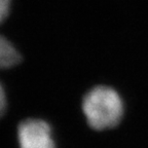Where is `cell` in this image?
<instances>
[{
	"mask_svg": "<svg viewBox=\"0 0 148 148\" xmlns=\"http://www.w3.org/2000/svg\"><path fill=\"white\" fill-rule=\"evenodd\" d=\"M20 148H55L49 123L41 119H26L18 129Z\"/></svg>",
	"mask_w": 148,
	"mask_h": 148,
	"instance_id": "obj_2",
	"label": "cell"
},
{
	"mask_svg": "<svg viewBox=\"0 0 148 148\" xmlns=\"http://www.w3.org/2000/svg\"><path fill=\"white\" fill-rule=\"evenodd\" d=\"M5 106H6V96H5V92L2 84L0 83V116L2 115Z\"/></svg>",
	"mask_w": 148,
	"mask_h": 148,
	"instance_id": "obj_5",
	"label": "cell"
},
{
	"mask_svg": "<svg viewBox=\"0 0 148 148\" xmlns=\"http://www.w3.org/2000/svg\"><path fill=\"white\" fill-rule=\"evenodd\" d=\"M12 0H0V24L4 21L9 14Z\"/></svg>",
	"mask_w": 148,
	"mask_h": 148,
	"instance_id": "obj_4",
	"label": "cell"
},
{
	"mask_svg": "<svg viewBox=\"0 0 148 148\" xmlns=\"http://www.w3.org/2000/svg\"><path fill=\"white\" fill-rule=\"evenodd\" d=\"M21 55L12 42L0 35V69L16 66L21 61Z\"/></svg>",
	"mask_w": 148,
	"mask_h": 148,
	"instance_id": "obj_3",
	"label": "cell"
},
{
	"mask_svg": "<svg viewBox=\"0 0 148 148\" xmlns=\"http://www.w3.org/2000/svg\"><path fill=\"white\" fill-rule=\"evenodd\" d=\"M82 110L90 127L101 131L119 123L123 115V104L115 90L98 86L84 96Z\"/></svg>",
	"mask_w": 148,
	"mask_h": 148,
	"instance_id": "obj_1",
	"label": "cell"
}]
</instances>
